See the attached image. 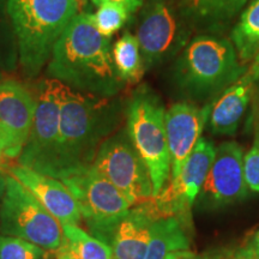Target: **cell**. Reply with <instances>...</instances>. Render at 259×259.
Returning a JSON list of instances; mask_svg holds the SVG:
<instances>
[{
  "label": "cell",
  "mask_w": 259,
  "mask_h": 259,
  "mask_svg": "<svg viewBox=\"0 0 259 259\" xmlns=\"http://www.w3.org/2000/svg\"><path fill=\"white\" fill-rule=\"evenodd\" d=\"M47 73L71 89L112 96L120 89L109 37L97 30L93 15L79 12L65 29L48 60Z\"/></svg>",
  "instance_id": "cell-1"
},
{
  "label": "cell",
  "mask_w": 259,
  "mask_h": 259,
  "mask_svg": "<svg viewBox=\"0 0 259 259\" xmlns=\"http://www.w3.org/2000/svg\"><path fill=\"white\" fill-rule=\"evenodd\" d=\"M109 131L106 102L64 87L54 178L63 180L92 166Z\"/></svg>",
  "instance_id": "cell-2"
},
{
  "label": "cell",
  "mask_w": 259,
  "mask_h": 259,
  "mask_svg": "<svg viewBox=\"0 0 259 259\" xmlns=\"http://www.w3.org/2000/svg\"><path fill=\"white\" fill-rule=\"evenodd\" d=\"M18 59L27 77H36L50 60L70 22L79 14L76 0H5Z\"/></svg>",
  "instance_id": "cell-3"
},
{
  "label": "cell",
  "mask_w": 259,
  "mask_h": 259,
  "mask_svg": "<svg viewBox=\"0 0 259 259\" xmlns=\"http://www.w3.org/2000/svg\"><path fill=\"white\" fill-rule=\"evenodd\" d=\"M246 71L232 41L200 35L190 41L176 67V78L187 93L206 96L223 92Z\"/></svg>",
  "instance_id": "cell-4"
},
{
  "label": "cell",
  "mask_w": 259,
  "mask_h": 259,
  "mask_svg": "<svg viewBox=\"0 0 259 259\" xmlns=\"http://www.w3.org/2000/svg\"><path fill=\"white\" fill-rule=\"evenodd\" d=\"M166 109L150 90L142 88L132 96L127 108V134L147 166L153 183L154 197L166 186L170 176Z\"/></svg>",
  "instance_id": "cell-5"
},
{
  "label": "cell",
  "mask_w": 259,
  "mask_h": 259,
  "mask_svg": "<svg viewBox=\"0 0 259 259\" xmlns=\"http://www.w3.org/2000/svg\"><path fill=\"white\" fill-rule=\"evenodd\" d=\"M0 234L16 236L58 251L63 242V226L19 181L8 174L0 206Z\"/></svg>",
  "instance_id": "cell-6"
},
{
  "label": "cell",
  "mask_w": 259,
  "mask_h": 259,
  "mask_svg": "<svg viewBox=\"0 0 259 259\" xmlns=\"http://www.w3.org/2000/svg\"><path fill=\"white\" fill-rule=\"evenodd\" d=\"M61 181L78 203L90 234L111 245L115 228L132 209L128 199L92 166Z\"/></svg>",
  "instance_id": "cell-7"
},
{
  "label": "cell",
  "mask_w": 259,
  "mask_h": 259,
  "mask_svg": "<svg viewBox=\"0 0 259 259\" xmlns=\"http://www.w3.org/2000/svg\"><path fill=\"white\" fill-rule=\"evenodd\" d=\"M92 167L120 191L132 206L154 197L150 174L132 144L127 130L102 142Z\"/></svg>",
  "instance_id": "cell-8"
},
{
  "label": "cell",
  "mask_w": 259,
  "mask_h": 259,
  "mask_svg": "<svg viewBox=\"0 0 259 259\" xmlns=\"http://www.w3.org/2000/svg\"><path fill=\"white\" fill-rule=\"evenodd\" d=\"M64 87L65 84L53 78L44 79L40 83L34 120L18 157V164L21 166L53 178Z\"/></svg>",
  "instance_id": "cell-9"
},
{
  "label": "cell",
  "mask_w": 259,
  "mask_h": 259,
  "mask_svg": "<svg viewBox=\"0 0 259 259\" xmlns=\"http://www.w3.org/2000/svg\"><path fill=\"white\" fill-rule=\"evenodd\" d=\"M136 37L144 69H148L173 56L185 42V32L167 0H149Z\"/></svg>",
  "instance_id": "cell-10"
},
{
  "label": "cell",
  "mask_w": 259,
  "mask_h": 259,
  "mask_svg": "<svg viewBox=\"0 0 259 259\" xmlns=\"http://www.w3.org/2000/svg\"><path fill=\"white\" fill-rule=\"evenodd\" d=\"M202 196L211 205H227L247 196L244 176V150L236 142H225L216 149L215 158Z\"/></svg>",
  "instance_id": "cell-11"
},
{
  "label": "cell",
  "mask_w": 259,
  "mask_h": 259,
  "mask_svg": "<svg viewBox=\"0 0 259 259\" xmlns=\"http://www.w3.org/2000/svg\"><path fill=\"white\" fill-rule=\"evenodd\" d=\"M208 119V107L198 108L187 102L176 103L166 111L168 149L170 155L171 178L179 176L181 168L202 137Z\"/></svg>",
  "instance_id": "cell-12"
},
{
  "label": "cell",
  "mask_w": 259,
  "mask_h": 259,
  "mask_svg": "<svg viewBox=\"0 0 259 259\" xmlns=\"http://www.w3.org/2000/svg\"><path fill=\"white\" fill-rule=\"evenodd\" d=\"M9 174L16 178L31 192L48 212L64 225H78L82 215L76 198L63 181L38 173L21 164L10 168Z\"/></svg>",
  "instance_id": "cell-13"
},
{
  "label": "cell",
  "mask_w": 259,
  "mask_h": 259,
  "mask_svg": "<svg viewBox=\"0 0 259 259\" xmlns=\"http://www.w3.org/2000/svg\"><path fill=\"white\" fill-rule=\"evenodd\" d=\"M258 79L248 69L221 92L211 106H208L206 126L215 135L233 136L247 109Z\"/></svg>",
  "instance_id": "cell-14"
},
{
  "label": "cell",
  "mask_w": 259,
  "mask_h": 259,
  "mask_svg": "<svg viewBox=\"0 0 259 259\" xmlns=\"http://www.w3.org/2000/svg\"><path fill=\"white\" fill-rule=\"evenodd\" d=\"M36 111V97L16 80L0 82V124L9 132L21 155Z\"/></svg>",
  "instance_id": "cell-15"
},
{
  "label": "cell",
  "mask_w": 259,
  "mask_h": 259,
  "mask_svg": "<svg viewBox=\"0 0 259 259\" xmlns=\"http://www.w3.org/2000/svg\"><path fill=\"white\" fill-rule=\"evenodd\" d=\"M154 221L144 204L130 210L113 234V259H144Z\"/></svg>",
  "instance_id": "cell-16"
},
{
  "label": "cell",
  "mask_w": 259,
  "mask_h": 259,
  "mask_svg": "<svg viewBox=\"0 0 259 259\" xmlns=\"http://www.w3.org/2000/svg\"><path fill=\"white\" fill-rule=\"evenodd\" d=\"M185 222L186 219L179 216L155 220L144 259H166L173 252L189 250L191 242Z\"/></svg>",
  "instance_id": "cell-17"
},
{
  "label": "cell",
  "mask_w": 259,
  "mask_h": 259,
  "mask_svg": "<svg viewBox=\"0 0 259 259\" xmlns=\"http://www.w3.org/2000/svg\"><path fill=\"white\" fill-rule=\"evenodd\" d=\"M232 42L241 64L259 53V0H252L232 31Z\"/></svg>",
  "instance_id": "cell-18"
},
{
  "label": "cell",
  "mask_w": 259,
  "mask_h": 259,
  "mask_svg": "<svg viewBox=\"0 0 259 259\" xmlns=\"http://www.w3.org/2000/svg\"><path fill=\"white\" fill-rule=\"evenodd\" d=\"M76 259H113L111 245L83 231L78 225L63 226V242Z\"/></svg>",
  "instance_id": "cell-19"
},
{
  "label": "cell",
  "mask_w": 259,
  "mask_h": 259,
  "mask_svg": "<svg viewBox=\"0 0 259 259\" xmlns=\"http://www.w3.org/2000/svg\"><path fill=\"white\" fill-rule=\"evenodd\" d=\"M112 57L119 78L126 83H137L144 72L137 37L126 31L112 47Z\"/></svg>",
  "instance_id": "cell-20"
},
{
  "label": "cell",
  "mask_w": 259,
  "mask_h": 259,
  "mask_svg": "<svg viewBox=\"0 0 259 259\" xmlns=\"http://www.w3.org/2000/svg\"><path fill=\"white\" fill-rule=\"evenodd\" d=\"M248 0H184L191 15L211 21L231 18L244 8Z\"/></svg>",
  "instance_id": "cell-21"
},
{
  "label": "cell",
  "mask_w": 259,
  "mask_h": 259,
  "mask_svg": "<svg viewBox=\"0 0 259 259\" xmlns=\"http://www.w3.org/2000/svg\"><path fill=\"white\" fill-rule=\"evenodd\" d=\"M131 15L124 6L115 3H103L93 15L94 23L103 36L111 37L124 27Z\"/></svg>",
  "instance_id": "cell-22"
},
{
  "label": "cell",
  "mask_w": 259,
  "mask_h": 259,
  "mask_svg": "<svg viewBox=\"0 0 259 259\" xmlns=\"http://www.w3.org/2000/svg\"><path fill=\"white\" fill-rule=\"evenodd\" d=\"M46 250L16 236L0 234V259H45Z\"/></svg>",
  "instance_id": "cell-23"
},
{
  "label": "cell",
  "mask_w": 259,
  "mask_h": 259,
  "mask_svg": "<svg viewBox=\"0 0 259 259\" xmlns=\"http://www.w3.org/2000/svg\"><path fill=\"white\" fill-rule=\"evenodd\" d=\"M244 176L246 185L259 192V124L254 125V138L250 150L244 155Z\"/></svg>",
  "instance_id": "cell-24"
},
{
  "label": "cell",
  "mask_w": 259,
  "mask_h": 259,
  "mask_svg": "<svg viewBox=\"0 0 259 259\" xmlns=\"http://www.w3.org/2000/svg\"><path fill=\"white\" fill-rule=\"evenodd\" d=\"M203 259H259V252H257L253 245L248 244L212 252L206 254Z\"/></svg>",
  "instance_id": "cell-25"
},
{
  "label": "cell",
  "mask_w": 259,
  "mask_h": 259,
  "mask_svg": "<svg viewBox=\"0 0 259 259\" xmlns=\"http://www.w3.org/2000/svg\"><path fill=\"white\" fill-rule=\"evenodd\" d=\"M19 154L16 150L14 141L6 128L0 124V163L5 160L18 158Z\"/></svg>",
  "instance_id": "cell-26"
},
{
  "label": "cell",
  "mask_w": 259,
  "mask_h": 259,
  "mask_svg": "<svg viewBox=\"0 0 259 259\" xmlns=\"http://www.w3.org/2000/svg\"><path fill=\"white\" fill-rule=\"evenodd\" d=\"M92 2L97 6L103 4V3H115V4L124 6L130 14H134L135 11H137L143 5L144 0H92Z\"/></svg>",
  "instance_id": "cell-27"
},
{
  "label": "cell",
  "mask_w": 259,
  "mask_h": 259,
  "mask_svg": "<svg viewBox=\"0 0 259 259\" xmlns=\"http://www.w3.org/2000/svg\"><path fill=\"white\" fill-rule=\"evenodd\" d=\"M166 259H202L198 257L194 252L190 250H181V251H176L173 253H169L167 255Z\"/></svg>",
  "instance_id": "cell-28"
},
{
  "label": "cell",
  "mask_w": 259,
  "mask_h": 259,
  "mask_svg": "<svg viewBox=\"0 0 259 259\" xmlns=\"http://www.w3.org/2000/svg\"><path fill=\"white\" fill-rule=\"evenodd\" d=\"M57 259H76L72 254L70 253L66 248H64L63 246H60L57 251Z\"/></svg>",
  "instance_id": "cell-29"
},
{
  "label": "cell",
  "mask_w": 259,
  "mask_h": 259,
  "mask_svg": "<svg viewBox=\"0 0 259 259\" xmlns=\"http://www.w3.org/2000/svg\"><path fill=\"white\" fill-rule=\"evenodd\" d=\"M250 70L253 72V74L255 77H257L258 82H259V53L255 56V58L253 60H252V64H251V67Z\"/></svg>",
  "instance_id": "cell-30"
},
{
  "label": "cell",
  "mask_w": 259,
  "mask_h": 259,
  "mask_svg": "<svg viewBox=\"0 0 259 259\" xmlns=\"http://www.w3.org/2000/svg\"><path fill=\"white\" fill-rule=\"evenodd\" d=\"M5 187H6V176L5 174H3V171L0 170V206H2V200H3V197H4Z\"/></svg>",
  "instance_id": "cell-31"
},
{
  "label": "cell",
  "mask_w": 259,
  "mask_h": 259,
  "mask_svg": "<svg viewBox=\"0 0 259 259\" xmlns=\"http://www.w3.org/2000/svg\"><path fill=\"white\" fill-rule=\"evenodd\" d=\"M254 96H255V101H254V108H255V118H257V124H259V82L257 83L254 89Z\"/></svg>",
  "instance_id": "cell-32"
},
{
  "label": "cell",
  "mask_w": 259,
  "mask_h": 259,
  "mask_svg": "<svg viewBox=\"0 0 259 259\" xmlns=\"http://www.w3.org/2000/svg\"><path fill=\"white\" fill-rule=\"evenodd\" d=\"M251 244L253 245V247L257 250V252H259V231L255 233V235L253 236V239H252Z\"/></svg>",
  "instance_id": "cell-33"
},
{
  "label": "cell",
  "mask_w": 259,
  "mask_h": 259,
  "mask_svg": "<svg viewBox=\"0 0 259 259\" xmlns=\"http://www.w3.org/2000/svg\"><path fill=\"white\" fill-rule=\"evenodd\" d=\"M3 8H2V4H0V38L3 37V31H2V28H3Z\"/></svg>",
  "instance_id": "cell-34"
},
{
  "label": "cell",
  "mask_w": 259,
  "mask_h": 259,
  "mask_svg": "<svg viewBox=\"0 0 259 259\" xmlns=\"http://www.w3.org/2000/svg\"><path fill=\"white\" fill-rule=\"evenodd\" d=\"M83 2H84V0H76L77 6H78V10H80V4H83Z\"/></svg>",
  "instance_id": "cell-35"
}]
</instances>
